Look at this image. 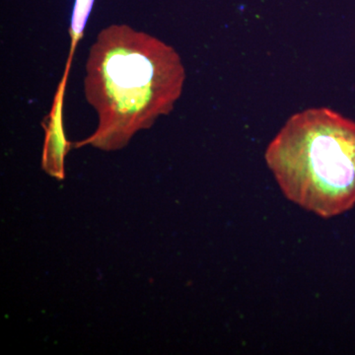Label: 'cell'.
Instances as JSON below:
<instances>
[{
	"mask_svg": "<svg viewBox=\"0 0 355 355\" xmlns=\"http://www.w3.org/2000/svg\"><path fill=\"white\" fill-rule=\"evenodd\" d=\"M94 0H76L73 13H72L71 26H70V51L69 60H67V67L64 72V78H69L70 67H71L72 58L76 53V46L80 40L83 39L84 30H85L86 22L89 15L92 10Z\"/></svg>",
	"mask_w": 355,
	"mask_h": 355,
	"instance_id": "4",
	"label": "cell"
},
{
	"mask_svg": "<svg viewBox=\"0 0 355 355\" xmlns=\"http://www.w3.org/2000/svg\"><path fill=\"white\" fill-rule=\"evenodd\" d=\"M292 202L324 218L355 205V121L328 108L294 114L266 150Z\"/></svg>",
	"mask_w": 355,
	"mask_h": 355,
	"instance_id": "2",
	"label": "cell"
},
{
	"mask_svg": "<svg viewBox=\"0 0 355 355\" xmlns=\"http://www.w3.org/2000/svg\"><path fill=\"white\" fill-rule=\"evenodd\" d=\"M184 80L181 58L169 44L128 25L105 28L91 46L84 79L98 127L76 146L123 148L172 111Z\"/></svg>",
	"mask_w": 355,
	"mask_h": 355,
	"instance_id": "1",
	"label": "cell"
},
{
	"mask_svg": "<svg viewBox=\"0 0 355 355\" xmlns=\"http://www.w3.org/2000/svg\"><path fill=\"white\" fill-rule=\"evenodd\" d=\"M65 88L58 86L53 107L44 125V137L42 167L44 172L57 180L64 178L65 156L69 153L70 144L65 137L62 123Z\"/></svg>",
	"mask_w": 355,
	"mask_h": 355,
	"instance_id": "3",
	"label": "cell"
}]
</instances>
